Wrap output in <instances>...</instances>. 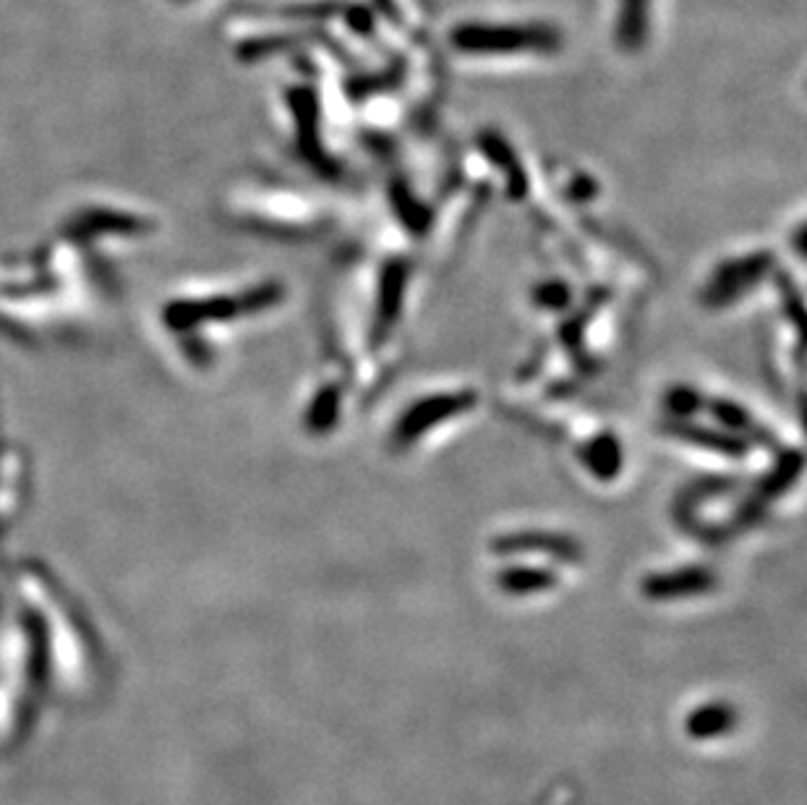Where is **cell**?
I'll return each mask as SVG.
<instances>
[{
  "instance_id": "6da1fadb",
  "label": "cell",
  "mask_w": 807,
  "mask_h": 805,
  "mask_svg": "<svg viewBox=\"0 0 807 805\" xmlns=\"http://www.w3.org/2000/svg\"><path fill=\"white\" fill-rule=\"evenodd\" d=\"M450 40L455 50L466 56H515L551 53L557 50L559 34L534 24H460Z\"/></svg>"
},
{
  "instance_id": "7a4b0ae2",
  "label": "cell",
  "mask_w": 807,
  "mask_h": 805,
  "mask_svg": "<svg viewBox=\"0 0 807 805\" xmlns=\"http://www.w3.org/2000/svg\"><path fill=\"white\" fill-rule=\"evenodd\" d=\"M651 0H622L617 17V42L625 50H640L648 37Z\"/></svg>"
}]
</instances>
